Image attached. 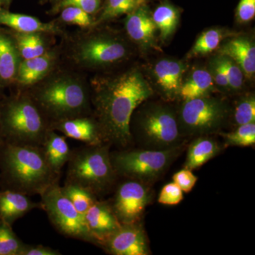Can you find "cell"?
Segmentation results:
<instances>
[{
	"instance_id": "cell-1",
	"label": "cell",
	"mask_w": 255,
	"mask_h": 255,
	"mask_svg": "<svg viewBox=\"0 0 255 255\" xmlns=\"http://www.w3.org/2000/svg\"><path fill=\"white\" fill-rule=\"evenodd\" d=\"M89 84L93 117L104 141L127 148L132 141L130 130L132 114L153 95V89L136 68L96 76Z\"/></svg>"
},
{
	"instance_id": "cell-41",
	"label": "cell",
	"mask_w": 255,
	"mask_h": 255,
	"mask_svg": "<svg viewBox=\"0 0 255 255\" xmlns=\"http://www.w3.org/2000/svg\"><path fill=\"white\" fill-rule=\"evenodd\" d=\"M11 0H0V4L4 5L5 6H9Z\"/></svg>"
},
{
	"instance_id": "cell-2",
	"label": "cell",
	"mask_w": 255,
	"mask_h": 255,
	"mask_svg": "<svg viewBox=\"0 0 255 255\" xmlns=\"http://www.w3.org/2000/svg\"><path fill=\"white\" fill-rule=\"evenodd\" d=\"M50 124L90 115V84L75 70L56 67L36 85L25 89Z\"/></svg>"
},
{
	"instance_id": "cell-38",
	"label": "cell",
	"mask_w": 255,
	"mask_h": 255,
	"mask_svg": "<svg viewBox=\"0 0 255 255\" xmlns=\"http://www.w3.org/2000/svg\"><path fill=\"white\" fill-rule=\"evenodd\" d=\"M255 0H241L236 9V18L240 23H247L255 17Z\"/></svg>"
},
{
	"instance_id": "cell-36",
	"label": "cell",
	"mask_w": 255,
	"mask_h": 255,
	"mask_svg": "<svg viewBox=\"0 0 255 255\" xmlns=\"http://www.w3.org/2000/svg\"><path fill=\"white\" fill-rule=\"evenodd\" d=\"M173 182L182 189L183 192L188 193L195 186L198 178L191 170L184 168L176 172L173 176Z\"/></svg>"
},
{
	"instance_id": "cell-4",
	"label": "cell",
	"mask_w": 255,
	"mask_h": 255,
	"mask_svg": "<svg viewBox=\"0 0 255 255\" xmlns=\"http://www.w3.org/2000/svg\"><path fill=\"white\" fill-rule=\"evenodd\" d=\"M50 122L25 89L1 98L0 135L1 141L41 146Z\"/></svg>"
},
{
	"instance_id": "cell-7",
	"label": "cell",
	"mask_w": 255,
	"mask_h": 255,
	"mask_svg": "<svg viewBox=\"0 0 255 255\" xmlns=\"http://www.w3.org/2000/svg\"><path fill=\"white\" fill-rule=\"evenodd\" d=\"M110 148V145L104 143L72 150L65 183L80 186L96 196L109 190L118 176L112 165Z\"/></svg>"
},
{
	"instance_id": "cell-34",
	"label": "cell",
	"mask_w": 255,
	"mask_h": 255,
	"mask_svg": "<svg viewBox=\"0 0 255 255\" xmlns=\"http://www.w3.org/2000/svg\"><path fill=\"white\" fill-rule=\"evenodd\" d=\"M234 121L238 126L255 123V97L247 95L238 102L234 112Z\"/></svg>"
},
{
	"instance_id": "cell-29",
	"label": "cell",
	"mask_w": 255,
	"mask_h": 255,
	"mask_svg": "<svg viewBox=\"0 0 255 255\" xmlns=\"http://www.w3.org/2000/svg\"><path fill=\"white\" fill-rule=\"evenodd\" d=\"M24 246L12 226L0 220V255H21Z\"/></svg>"
},
{
	"instance_id": "cell-15",
	"label": "cell",
	"mask_w": 255,
	"mask_h": 255,
	"mask_svg": "<svg viewBox=\"0 0 255 255\" xmlns=\"http://www.w3.org/2000/svg\"><path fill=\"white\" fill-rule=\"evenodd\" d=\"M187 70L185 63L174 59L160 60L154 65L152 68L154 82L167 100H172L179 97Z\"/></svg>"
},
{
	"instance_id": "cell-39",
	"label": "cell",
	"mask_w": 255,
	"mask_h": 255,
	"mask_svg": "<svg viewBox=\"0 0 255 255\" xmlns=\"http://www.w3.org/2000/svg\"><path fill=\"white\" fill-rule=\"evenodd\" d=\"M100 4L101 0H63L60 4V7L76 6L92 15L98 11Z\"/></svg>"
},
{
	"instance_id": "cell-5",
	"label": "cell",
	"mask_w": 255,
	"mask_h": 255,
	"mask_svg": "<svg viewBox=\"0 0 255 255\" xmlns=\"http://www.w3.org/2000/svg\"><path fill=\"white\" fill-rule=\"evenodd\" d=\"M130 130L146 150H166L179 145L182 135L175 111L158 103L139 106L130 119Z\"/></svg>"
},
{
	"instance_id": "cell-25",
	"label": "cell",
	"mask_w": 255,
	"mask_h": 255,
	"mask_svg": "<svg viewBox=\"0 0 255 255\" xmlns=\"http://www.w3.org/2000/svg\"><path fill=\"white\" fill-rule=\"evenodd\" d=\"M217 141L211 137L201 136L191 142L188 149L185 168L193 170L204 165L221 152Z\"/></svg>"
},
{
	"instance_id": "cell-40",
	"label": "cell",
	"mask_w": 255,
	"mask_h": 255,
	"mask_svg": "<svg viewBox=\"0 0 255 255\" xmlns=\"http://www.w3.org/2000/svg\"><path fill=\"white\" fill-rule=\"evenodd\" d=\"M61 253L50 247L41 245H26L23 247L21 255H60Z\"/></svg>"
},
{
	"instance_id": "cell-43",
	"label": "cell",
	"mask_w": 255,
	"mask_h": 255,
	"mask_svg": "<svg viewBox=\"0 0 255 255\" xmlns=\"http://www.w3.org/2000/svg\"><path fill=\"white\" fill-rule=\"evenodd\" d=\"M1 87H0V107H1ZM1 142V135H0V142Z\"/></svg>"
},
{
	"instance_id": "cell-10",
	"label": "cell",
	"mask_w": 255,
	"mask_h": 255,
	"mask_svg": "<svg viewBox=\"0 0 255 255\" xmlns=\"http://www.w3.org/2000/svg\"><path fill=\"white\" fill-rule=\"evenodd\" d=\"M227 105L210 95L184 101L178 115L182 135H207L218 131L227 119Z\"/></svg>"
},
{
	"instance_id": "cell-18",
	"label": "cell",
	"mask_w": 255,
	"mask_h": 255,
	"mask_svg": "<svg viewBox=\"0 0 255 255\" xmlns=\"http://www.w3.org/2000/svg\"><path fill=\"white\" fill-rule=\"evenodd\" d=\"M21 58L9 30L0 27V87L15 85Z\"/></svg>"
},
{
	"instance_id": "cell-32",
	"label": "cell",
	"mask_w": 255,
	"mask_h": 255,
	"mask_svg": "<svg viewBox=\"0 0 255 255\" xmlns=\"http://www.w3.org/2000/svg\"><path fill=\"white\" fill-rule=\"evenodd\" d=\"M216 58L227 77L230 90L238 91L241 90L245 77L241 67L232 58L226 55L219 54Z\"/></svg>"
},
{
	"instance_id": "cell-16",
	"label": "cell",
	"mask_w": 255,
	"mask_h": 255,
	"mask_svg": "<svg viewBox=\"0 0 255 255\" xmlns=\"http://www.w3.org/2000/svg\"><path fill=\"white\" fill-rule=\"evenodd\" d=\"M84 220L89 233L98 246L122 226L110 204L98 200L87 211Z\"/></svg>"
},
{
	"instance_id": "cell-9",
	"label": "cell",
	"mask_w": 255,
	"mask_h": 255,
	"mask_svg": "<svg viewBox=\"0 0 255 255\" xmlns=\"http://www.w3.org/2000/svg\"><path fill=\"white\" fill-rule=\"evenodd\" d=\"M41 208L46 213L50 223L60 234L97 245L89 233L85 220L74 207L56 182L40 194Z\"/></svg>"
},
{
	"instance_id": "cell-19",
	"label": "cell",
	"mask_w": 255,
	"mask_h": 255,
	"mask_svg": "<svg viewBox=\"0 0 255 255\" xmlns=\"http://www.w3.org/2000/svg\"><path fill=\"white\" fill-rule=\"evenodd\" d=\"M219 54L232 58L241 67L245 77L252 78L255 73V45L251 38L238 36L221 45Z\"/></svg>"
},
{
	"instance_id": "cell-13",
	"label": "cell",
	"mask_w": 255,
	"mask_h": 255,
	"mask_svg": "<svg viewBox=\"0 0 255 255\" xmlns=\"http://www.w3.org/2000/svg\"><path fill=\"white\" fill-rule=\"evenodd\" d=\"M60 53L59 48L55 47L40 56L21 60L15 85L27 89L41 81L58 66Z\"/></svg>"
},
{
	"instance_id": "cell-23",
	"label": "cell",
	"mask_w": 255,
	"mask_h": 255,
	"mask_svg": "<svg viewBox=\"0 0 255 255\" xmlns=\"http://www.w3.org/2000/svg\"><path fill=\"white\" fill-rule=\"evenodd\" d=\"M9 31L14 38L18 53L22 60L40 56L53 48L50 43V37L53 35L38 32L21 33L12 30H9Z\"/></svg>"
},
{
	"instance_id": "cell-11",
	"label": "cell",
	"mask_w": 255,
	"mask_h": 255,
	"mask_svg": "<svg viewBox=\"0 0 255 255\" xmlns=\"http://www.w3.org/2000/svg\"><path fill=\"white\" fill-rule=\"evenodd\" d=\"M150 197L143 183L131 179L119 186L110 206L121 224H131L139 222Z\"/></svg>"
},
{
	"instance_id": "cell-22",
	"label": "cell",
	"mask_w": 255,
	"mask_h": 255,
	"mask_svg": "<svg viewBox=\"0 0 255 255\" xmlns=\"http://www.w3.org/2000/svg\"><path fill=\"white\" fill-rule=\"evenodd\" d=\"M41 147L52 169L55 174L60 175L62 169L68 163L71 155L72 150L67 142L66 137L50 129Z\"/></svg>"
},
{
	"instance_id": "cell-14",
	"label": "cell",
	"mask_w": 255,
	"mask_h": 255,
	"mask_svg": "<svg viewBox=\"0 0 255 255\" xmlns=\"http://www.w3.org/2000/svg\"><path fill=\"white\" fill-rule=\"evenodd\" d=\"M130 39L144 49L155 48V33L157 31L152 13L145 4L139 5L127 14L124 22Z\"/></svg>"
},
{
	"instance_id": "cell-31",
	"label": "cell",
	"mask_w": 255,
	"mask_h": 255,
	"mask_svg": "<svg viewBox=\"0 0 255 255\" xmlns=\"http://www.w3.org/2000/svg\"><path fill=\"white\" fill-rule=\"evenodd\" d=\"M226 145L248 147L255 143V124L251 123L238 126L236 130L221 134Z\"/></svg>"
},
{
	"instance_id": "cell-33",
	"label": "cell",
	"mask_w": 255,
	"mask_h": 255,
	"mask_svg": "<svg viewBox=\"0 0 255 255\" xmlns=\"http://www.w3.org/2000/svg\"><path fill=\"white\" fill-rule=\"evenodd\" d=\"M60 19L69 25L78 26L82 28L93 27L95 23L91 14L73 6L63 7L60 14Z\"/></svg>"
},
{
	"instance_id": "cell-26",
	"label": "cell",
	"mask_w": 255,
	"mask_h": 255,
	"mask_svg": "<svg viewBox=\"0 0 255 255\" xmlns=\"http://www.w3.org/2000/svg\"><path fill=\"white\" fill-rule=\"evenodd\" d=\"M152 17L159 31L160 39L166 41L177 29L180 12L174 5L168 2L162 3L152 13Z\"/></svg>"
},
{
	"instance_id": "cell-30",
	"label": "cell",
	"mask_w": 255,
	"mask_h": 255,
	"mask_svg": "<svg viewBox=\"0 0 255 255\" xmlns=\"http://www.w3.org/2000/svg\"><path fill=\"white\" fill-rule=\"evenodd\" d=\"M137 6V0H107L100 17L95 21L93 27L122 15L128 14Z\"/></svg>"
},
{
	"instance_id": "cell-8",
	"label": "cell",
	"mask_w": 255,
	"mask_h": 255,
	"mask_svg": "<svg viewBox=\"0 0 255 255\" xmlns=\"http://www.w3.org/2000/svg\"><path fill=\"white\" fill-rule=\"evenodd\" d=\"M180 145L166 150H122L111 153L117 175L150 183L164 173L180 153Z\"/></svg>"
},
{
	"instance_id": "cell-37",
	"label": "cell",
	"mask_w": 255,
	"mask_h": 255,
	"mask_svg": "<svg viewBox=\"0 0 255 255\" xmlns=\"http://www.w3.org/2000/svg\"><path fill=\"white\" fill-rule=\"evenodd\" d=\"M209 71L216 86L224 91L230 90L227 77L216 57L210 62Z\"/></svg>"
},
{
	"instance_id": "cell-28",
	"label": "cell",
	"mask_w": 255,
	"mask_h": 255,
	"mask_svg": "<svg viewBox=\"0 0 255 255\" xmlns=\"http://www.w3.org/2000/svg\"><path fill=\"white\" fill-rule=\"evenodd\" d=\"M61 189L75 209L83 217L89 209L97 201L95 194L80 186L65 183Z\"/></svg>"
},
{
	"instance_id": "cell-35",
	"label": "cell",
	"mask_w": 255,
	"mask_h": 255,
	"mask_svg": "<svg viewBox=\"0 0 255 255\" xmlns=\"http://www.w3.org/2000/svg\"><path fill=\"white\" fill-rule=\"evenodd\" d=\"M184 199L183 191L174 182L166 184L160 193L158 197L159 204L164 205H177Z\"/></svg>"
},
{
	"instance_id": "cell-3",
	"label": "cell",
	"mask_w": 255,
	"mask_h": 255,
	"mask_svg": "<svg viewBox=\"0 0 255 255\" xmlns=\"http://www.w3.org/2000/svg\"><path fill=\"white\" fill-rule=\"evenodd\" d=\"M41 146L0 142V179L4 189L26 195L41 194L58 182Z\"/></svg>"
},
{
	"instance_id": "cell-24",
	"label": "cell",
	"mask_w": 255,
	"mask_h": 255,
	"mask_svg": "<svg viewBox=\"0 0 255 255\" xmlns=\"http://www.w3.org/2000/svg\"><path fill=\"white\" fill-rule=\"evenodd\" d=\"M216 90L212 77L209 70L195 69L183 81L179 97L184 101L190 100L197 97L210 95Z\"/></svg>"
},
{
	"instance_id": "cell-12",
	"label": "cell",
	"mask_w": 255,
	"mask_h": 255,
	"mask_svg": "<svg viewBox=\"0 0 255 255\" xmlns=\"http://www.w3.org/2000/svg\"><path fill=\"white\" fill-rule=\"evenodd\" d=\"M100 246L114 255H147L148 246L138 223L122 225Z\"/></svg>"
},
{
	"instance_id": "cell-17",
	"label": "cell",
	"mask_w": 255,
	"mask_h": 255,
	"mask_svg": "<svg viewBox=\"0 0 255 255\" xmlns=\"http://www.w3.org/2000/svg\"><path fill=\"white\" fill-rule=\"evenodd\" d=\"M50 128L61 132L66 137L85 142L87 145L105 143L98 124L90 115L54 122L50 124Z\"/></svg>"
},
{
	"instance_id": "cell-27",
	"label": "cell",
	"mask_w": 255,
	"mask_h": 255,
	"mask_svg": "<svg viewBox=\"0 0 255 255\" xmlns=\"http://www.w3.org/2000/svg\"><path fill=\"white\" fill-rule=\"evenodd\" d=\"M228 36L221 28H211L203 32L188 53V58H196L209 54L219 48L221 42Z\"/></svg>"
},
{
	"instance_id": "cell-20",
	"label": "cell",
	"mask_w": 255,
	"mask_h": 255,
	"mask_svg": "<svg viewBox=\"0 0 255 255\" xmlns=\"http://www.w3.org/2000/svg\"><path fill=\"white\" fill-rule=\"evenodd\" d=\"M0 25L21 33L38 32L53 36H58L63 33V29L58 23L43 22L34 16L16 14L1 7H0Z\"/></svg>"
},
{
	"instance_id": "cell-6",
	"label": "cell",
	"mask_w": 255,
	"mask_h": 255,
	"mask_svg": "<svg viewBox=\"0 0 255 255\" xmlns=\"http://www.w3.org/2000/svg\"><path fill=\"white\" fill-rule=\"evenodd\" d=\"M130 53V45L118 33L97 31L77 36L69 46L68 56L77 68L100 70L123 63Z\"/></svg>"
},
{
	"instance_id": "cell-42",
	"label": "cell",
	"mask_w": 255,
	"mask_h": 255,
	"mask_svg": "<svg viewBox=\"0 0 255 255\" xmlns=\"http://www.w3.org/2000/svg\"><path fill=\"white\" fill-rule=\"evenodd\" d=\"M146 0H137V5H142L145 4Z\"/></svg>"
},
{
	"instance_id": "cell-44",
	"label": "cell",
	"mask_w": 255,
	"mask_h": 255,
	"mask_svg": "<svg viewBox=\"0 0 255 255\" xmlns=\"http://www.w3.org/2000/svg\"><path fill=\"white\" fill-rule=\"evenodd\" d=\"M0 7H1V4H0Z\"/></svg>"
},
{
	"instance_id": "cell-21",
	"label": "cell",
	"mask_w": 255,
	"mask_h": 255,
	"mask_svg": "<svg viewBox=\"0 0 255 255\" xmlns=\"http://www.w3.org/2000/svg\"><path fill=\"white\" fill-rule=\"evenodd\" d=\"M38 208H41V204L33 202L26 194L11 189L0 190V220L11 226Z\"/></svg>"
}]
</instances>
